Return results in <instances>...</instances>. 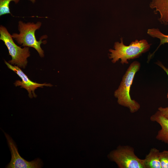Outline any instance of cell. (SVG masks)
<instances>
[{
	"mask_svg": "<svg viewBox=\"0 0 168 168\" xmlns=\"http://www.w3.org/2000/svg\"><path fill=\"white\" fill-rule=\"evenodd\" d=\"M120 43L116 42L114 43V49L109 50L110 53L109 54V58L112 59L113 63L120 59L122 64H128V60L139 58L142 54L148 51L152 45L145 39L136 40L128 46L124 44L122 38H120Z\"/></svg>",
	"mask_w": 168,
	"mask_h": 168,
	"instance_id": "6da1fadb",
	"label": "cell"
},
{
	"mask_svg": "<svg viewBox=\"0 0 168 168\" xmlns=\"http://www.w3.org/2000/svg\"><path fill=\"white\" fill-rule=\"evenodd\" d=\"M140 66V63L137 61H134L130 64L123 76L118 88L114 93L118 104L128 108L131 113L136 112L140 108L139 104L132 99L130 95V87L134 76L139 70Z\"/></svg>",
	"mask_w": 168,
	"mask_h": 168,
	"instance_id": "7a4b0ae2",
	"label": "cell"
},
{
	"mask_svg": "<svg viewBox=\"0 0 168 168\" xmlns=\"http://www.w3.org/2000/svg\"><path fill=\"white\" fill-rule=\"evenodd\" d=\"M41 22L38 21L36 23L29 22L27 23L22 21L18 22V29L19 34L13 33L12 35L13 38L19 44H22L24 47H32L35 49L39 53L41 57L44 56V51L40 47L42 43L45 44L46 41H42V40L46 35L39 41L36 40L35 32L37 30L39 29L41 25Z\"/></svg>",
	"mask_w": 168,
	"mask_h": 168,
	"instance_id": "3957f363",
	"label": "cell"
},
{
	"mask_svg": "<svg viewBox=\"0 0 168 168\" xmlns=\"http://www.w3.org/2000/svg\"><path fill=\"white\" fill-rule=\"evenodd\" d=\"M0 40L3 41L8 50L9 54L12 57L8 63L16 65L19 68H25L26 66L27 58L30 56L29 47L22 48L14 42L11 35L7 28L1 25L0 26Z\"/></svg>",
	"mask_w": 168,
	"mask_h": 168,
	"instance_id": "277c9868",
	"label": "cell"
},
{
	"mask_svg": "<svg viewBox=\"0 0 168 168\" xmlns=\"http://www.w3.org/2000/svg\"><path fill=\"white\" fill-rule=\"evenodd\" d=\"M109 157L120 168H145L144 159L139 158L133 148L129 146L119 147L110 152Z\"/></svg>",
	"mask_w": 168,
	"mask_h": 168,
	"instance_id": "5b68a950",
	"label": "cell"
},
{
	"mask_svg": "<svg viewBox=\"0 0 168 168\" xmlns=\"http://www.w3.org/2000/svg\"><path fill=\"white\" fill-rule=\"evenodd\" d=\"M11 152L12 158L7 166L8 168H40L41 167L42 162L39 158L28 161L20 155L16 145L11 137L4 133Z\"/></svg>",
	"mask_w": 168,
	"mask_h": 168,
	"instance_id": "8992f818",
	"label": "cell"
},
{
	"mask_svg": "<svg viewBox=\"0 0 168 168\" xmlns=\"http://www.w3.org/2000/svg\"><path fill=\"white\" fill-rule=\"evenodd\" d=\"M5 63L8 67L16 73L21 79L22 81L19 80L16 81L14 84L16 86H21V87L26 89L28 92V96L30 98L33 97H36L35 90L38 87H43L44 86H51L50 84H39L30 81L27 76L23 72L21 69L16 66H12L9 63L5 61Z\"/></svg>",
	"mask_w": 168,
	"mask_h": 168,
	"instance_id": "52a82bcc",
	"label": "cell"
},
{
	"mask_svg": "<svg viewBox=\"0 0 168 168\" xmlns=\"http://www.w3.org/2000/svg\"><path fill=\"white\" fill-rule=\"evenodd\" d=\"M150 120L158 123L161 127L156 138L168 145V119L159 111H157L150 118Z\"/></svg>",
	"mask_w": 168,
	"mask_h": 168,
	"instance_id": "ba28073f",
	"label": "cell"
},
{
	"mask_svg": "<svg viewBox=\"0 0 168 168\" xmlns=\"http://www.w3.org/2000/svg\"><path fill=\"white\" fill-rule=\"evenodd\" d=\"M149 7L155 9V14L159 13L160 17L158 20L161 24H168V0H152Z\"/></svg>",
	"mask_w": 168,
	"mask_h": 168,
	"instance_id": "9c48e42d",
	"label": "cell"
},
{
	"mask_svg": "<svg viewBox=\"0 0 168 168\" xmlns=\"http://www.w3.org/2000/svg\"><path fill=\"white\" fill-rule=\"evenodd\" d=\"M159 150L151 148L144 159L145 168H161Z\"/></svg>",
	"mask_w": 168,
	"mask_h": 168,
	"instance_id": "30bf717a",
	"label": "cell"
},
{
	"mask_svg": "<svg viewBox=\"0 0 168 168\" xmlns=\"http://www.w3.org/2000/svg\"><path fill=\"white\" fill-rule=\"evenodd\" d=\"M147 33L152 37L159 39L160 41V44L156 50L152 54L148 56V60H149L161 45L165 43H168V35L163 34L161 32L159 29L155 28L148 29L147 31Z\"/></svg>",
	"mask_w": 168,
	"mask_h": 168,
	"instance_id": "8fae6325",
	"label": "cell"
},
{
	"mask_svg": "<svg viewBox=\"0 0 168 168\" xmlns=\"http://www.w3.org/2000/svg\"><path fill=\"white\" fill-rule=\"evenodd\" d=\"M20 0H0V16L7 14H11L10 11L9 4L10 2H14L18 3Z\"/></svg>",
	"mask_w": 168,
	"mask_h": 168,
	"instance_id": "7c38bea8",
	"label": "cell"
},
{
	"mask_svg": "<svg viewBox=\"0 0 168 168\" xmlns=\"http://www.w3.org/2000/svg\"><path fill=\"white\" fill-rule=\"evenodd\" d=\"M160 160L161 168H168V151L160 152Z\"/></svg>",
	"mask_w": 168,
	"mask_h": 168,
	"instance_id": "4fadbf2b",
	"label": "cell"
},
{
	"mask_svg": "<svg viewBox=\"0 0 168 168\" xmlns=\"http://www.w3.org/2000/svg\"><path fill=\"white\" fill-rule=\"evenodd\" d=\"M158 110L161 112L162 114L168 119V107L165 108L160 107L158 108Z\"/></svg>",
	"mask_w": 168,
	"mask_h": 168,
	"instance_id": "5bb4252c",
	"label": "cell"
},
{
	"mask_svg": "<svg viewBox=\"0 0 168 168\" xmlns=\"http://www.w3.org/2000/svg\"><path fill=\"white\" fill-rule=\"evenodd\" d=\"M156 64L161 68L166 73L168 76V68L164 66L161 62L158 61L156 63ZM167 98H168V92L167 95Z\"/></svg>",
	"mask_w": 168,
	"mask_h": 168,
	"instance_id": "9a60e30c",
	"label": "cell"
},
{
	"mask_svg": "<svg viewBox=\"0 0 168 168\" xmlns=\"http://www.w3.org/2000/svg\"><path fill=\"white\" fill-rule=\"evenodd\" d=\"M31 2L32 3H34L35 2V0H28Z\"/></svg>",
	"mask_w": 168,
	"mask_h": 168,
	"instance_id": "2e32d148",
	"label": "cell"
}]
</instances>
